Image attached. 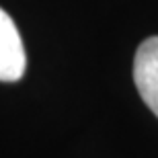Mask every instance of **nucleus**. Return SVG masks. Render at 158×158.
Listing matches in <instances>:
<instances>
[{
    "mask_svg": "<svg viewBox=\"0 0 158 158\" xmlns=\"http://www.w3.org/2000/svg\"><path fill=\"white\" fill-rule=\"evenodd\" d=\"M27 68V53L15 21L0 8V82H17Z\"/></svg>",
    "mask_w": 158,
    "mask_h": 158,
    "instance_id": "nucleus-1",
    "label": "nucleus"
},
{
    "mask_svg": "<svg viewBox=\"0 0 158 158\" xmlns=\"http://www.w3.org/2000/svg\"><path fill=\"white\" fill-rule=\"evenodd\" d=\"M134 82L142 101L158 117V37L140 43L134 58Z\"/></svg>",
    "mask_w": 158,
    "mask_h": 158,
    "instance_id": "nucleus-2",
    "label": "nucleus"
}]
</instances>
